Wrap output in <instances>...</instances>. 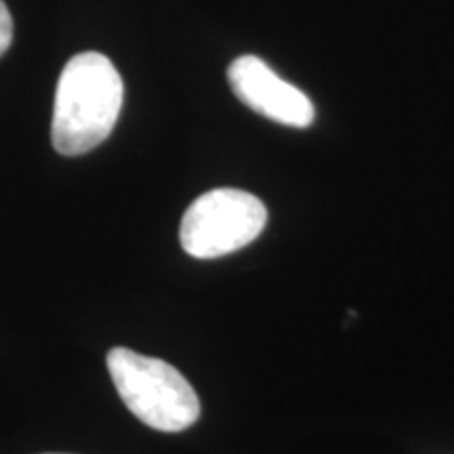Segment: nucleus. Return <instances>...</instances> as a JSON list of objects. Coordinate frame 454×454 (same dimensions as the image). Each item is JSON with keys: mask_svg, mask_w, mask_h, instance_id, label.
Here are the masks:
<instances>
[{"mask_svg": "<svg viewBox=\"0 0 454 454\" xmlns=\"http://www.w3.org/2000/svg\"><path fill=\"white\" fill-rule=\"evenodd\" d=\"M268 223L257 196L234 187L211 190L190 204L179 227L181 247L196 259H217L248 247Z\"/></svg>", "mask_w": 454, "mask_h": 454, "instance_id": "7ed1b4c3", "label": "nucleus"}, {"mask_svg": "<svg viewBox=\"0 0 454 454\" xmlns=\"http://www.w3.org/2000/svg\"><path fill=\"white\" fill-rule=\"evenodd\" d=\"M11 41H13V20L7 4L0 0V55H4V51L11 47Z\"/></svg>", "mask_w": 454, "mask_h": 454, "instance_id": "39448f33", "label": "nucleus"}, {"mask_svg": "<svg viewBox=\"0 0 454 454\" xmlns=\"http://www.w3.org/2000/svg\"><path fill=\"white\" fill-rule=\"evenodd\" d=\"M107 371L118 395L147 427L177 434L200 417V400L177 368L127 348L107 354Z\"/></svg>", "mask_w": 454, "mask_h": 454, "instance_id": "f03ea898", "label": "nucleus"}, {"mask_svg": "<svg viewBox=\"0 0 454 454\" xmlns=\"http://www.w3.org/2000/svg\"><path fill=\"white\" fill-rule=\"evenodd\" d=\"M227 81L244 106L270 121L294 129H305L314 122L316 110L308 95L282 81L259 57H238L227 70Z\"/></svg>", "mask_w": 454, "mask_h": 454, "instance_id": "20e7f679", "label": "nucleus"}, {"mask_svg": "<svg viewBox=\"0 0 454 454\" xmlns=\"http://www.w3.org/2000/svg\"><path fill=\"white\" fill-rule=\"evenodd\" d=\"M122 78L106 55L72 57L55 90L51 139L64 156H81L110 137L121 116Z\"/></svg>", "mask_w": 454, "mask_h": 454, "instance_id": "f257e3e1", "label": "nucleus"}]
</instances>
